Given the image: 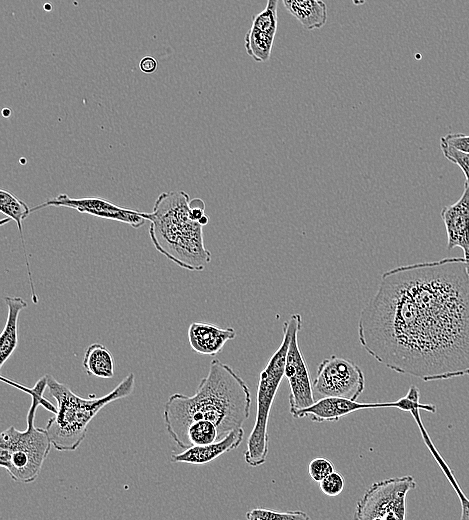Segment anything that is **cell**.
<instances>
[{"instance_id":"obj_1","label":"cell","mask_w":469,"mask_h":520,"mask_svg":"<svg viewBox=\"0 0 469 520\" xmlns=\"http://www.w3.org/2000/svg\"><path fill=\"white\" fill-rule=\"evenodd\" d=\"M361 346L423 381L469 375V275L464 257L400 266L381 276L358 320Z\"/></svg>"},{"instance_id":"obj_2","label":"cell","mask_w":469,"mask_h":520,"mask_svg":"<svg viewBox=\"0 0 469 520\" xmlns=\"http://www.w3.org/2000/svg\"><path fill=\"white\" fill-rule=\"evenodd\" d=\"M251 394L246 382L227 364L211 361L208 374L195 393H174L164 405L163 420L172 440L183 450L188 426L198 420H209L223 438L242 427L249 417Z\"/></svg>"},{"instance_id":"obj_3","label":"cell","mask_w":469,"mask_h":520,"mask_svg":"<svg viewBox=\"0 0 469 520\" xmlns=\"http://www.w3.org/2000/svg\"><path fill=\"white\" fill-rule=\"evenodd\" d=\"M191 199L184 191L161 193L151 212L149 235L155 249L179 267L201 272L211 261L203 225L192 218Z\"/></svg>"},{"instance_id":"obj_4","label":"cell","mask_w":469,"mask_h":520,"mask_svg":"<svg viewBox=\"0 0 469 520\" xmlns=\"http://www.w3.org/2000/svg\"><path fill=\"white\" fill-rule=\"evenodd\" d=\"M2 380L17 386L31 395V405L27 413V428L23 431L10 426L0 435V466L4 468L12 480L21 483L35 481L42 469L50 449L51 439L46 429L35 426V414L39 405L55 413L57 407L43 397L47 387V377L42 376L32 388H25L18 383Z\"/></svg>"},{"instance_id":"obj_5","label":"cell","mask_w":469,"mask_h":520,"mask_svg":"<svg viewBox=\"0 0 469 520\" xmlns=\"http://www.w3.org/2000/svg\"><path fill=\"white\" fill-rule=\"evenodd\" d=\"M47 387L57 401V410L46 425L52 445L58 451H75L83 442L87 427L98 412L109 403L129 396L135 387V376L130 373L105 396L94 394L83 398L65 384L46 374Z\"/></svg>"},{"instance_id":"obj_6","label":"cell","mask_w":469,"mask_h":520,"mask_svg":"<svg viewBox=\"0 0 469 520\" xmlns=\"http://www.w3.org/2000/svg\"><path fill=\"white\" fill-rule=\"evenodd\" d=\"M290 338L291 325L287 320L283 324L282 342L259 376L256 417L244 452L245 461L251 467H258L267 459L269 451L268 420L274 398L284 377Z\"/></svg>"},{"instance_id":"obj_7","label":"cell","mask_w":469,"mask_h":520,"mask_svg":"<svg viewBox=\"0 0 469 520\" xmlns=\"http://www.w3.org/2000/svg\"><path fill=\"white\" fill-rule=\"evenodd\" d=\"M416 487L411 475L392 477L374 482L358 500L356 520H404L406 496Z\"/></svg>"},{"instance_id":"obj_8","label":"cell","mask_w":469,"mask_h":520,"mask_svg":"<svg viewBox=\"0 0 469 520\" xmlns=\"http://www.w3.org/2000/svg\"><path fill=\"white\" fill-rule=\"evenodd\" d=\"M419 399L420 391L414 385L409 388L406 396L392 402L360 403L347 398L324 397L318 399L310 407L299 411L294 418L308 417L311 421L317 423L334 422L352 412L371 408H398L410 412L413 408L420 407L422 410L431 413L436 412L435 405L420 403Z\"/></svg>"},{"instance_id":"obj_9","label":"cell","mask_w":469,"mask_h":520,"mask_svg":"<svg viewBox=\"0 0 469 520\" xmlns=\"http://www.w3.org/2000/svg\"><path fill=\"white\" fill-rule=\"evenodd\" d=\"M364 387L365 377L361 368L353 361L335 355L320 362L313 380V389L320 398L356 400Z\"/></svg>"},{"instance_id":"obj_10","label":"cell","mask_w":469,"mask_h":520,"mask_svg":"<svg viewBox=\"0 0 469 520\" xmlns=\"http://www.w3.org/2000/svg\"><path fill=\"white\" fill-rule=\"evenodd\" d=\"M288 320L291 325V338L284 376L289 384V410L294 418L299 411L313 405L316 398L309 369L298 344V333L302 326L301 315L294 313Z\"/></svg>"},{"instance_id":"obj_11","label":"cell","mask_w":469,"mask_h":520,"mask_svg":"<svg viewBox=\"0 0 469 520\" xmlns=\"http://www.w3.org/2000/svg\"><path fill=\"white\" fill-rule=\"evenodd\" d=\"M48 206L71 208L80 213L122 222L133 228H139L145 221H150L151 219V213L118 206L101 197L71 198L67 194H59L49 198L42 204L31 208V212Z\"/></svg>"},{"instance_id":"obj_12","label":"cell","mask_w":469,"mask_h":520,"mask_svg":"<svg viewBox=\"0 0 469 520\" xmlns=\"http://www.w3.org/2000/svg\"><path fill=\"white\" fill-rule=\"evenodd\" d=\"M279 0H267L265 8L253 16L244 45L247 54L256 62H267L270 59L278 25Z\"/></svg>"},{"instance_id":"obj_13","label":"cell","mask_w":469,"mask_h":520,"mask_svg":"<svg viewBox=\"0 0 469 520\" xmlns=\"http://www.w3.org/2000/svg\"><path fill=\"white\" fill-rule=\"evenodd\" d=\"M441 218L447 232V249L460 247L464 254L469 252V184L465 181L459 200L445 206Z\"/></svg>"},{"instance_id":"obj_14","label":"cell","mask_w":469,"mask_h":520,"mask_svg":"<svg viewBox=\"0 0 469 520\" xmlns=\"http://www.w3.org/2000/svg\"><path fill=\"white\" fill-rule=\"evenodd\" d=\"M243 437L244 429L239 427L213 443L191 446L180 453L172 454L170 460L173 463L205 465L222 454L236 449L241 444Z\"/></svg>"},{"instance_id":"obj_15","label":"cell","mask_w":469,"mask_h":520,"mask_svg":"<svg viewBox=\"0 0 469 520\" xmlns=\"http://www.w3.org/2000/svg\"><path fill=\"white\" fill-rule=\"evenodd\" d=\"M236 337L232 327L221 328L217 325L193 322L188 328V340L197 354L214 356L221 352L227 341Z\"/></svg>"},{"instance_id":"obj_16","label":"cell","mask_w":469,"mask_h":520,"mask_svg":"<svg viewBox=\"0 0 469 520\" xmlns=\"http://www.w3.org/2000/svg\"><path fill=\"white\" fill-rule=\"evenodd\" d=\"M8 316L0 336V368L11 357L18 345V319L27 302L18 296H5Z\"/></svg>"},{"instance_id":"obj_17","label":"cell","mask_w":469,"mask_h":520,"mask_svg":"<svg viewBox=\"0 0 469 520\" xmlns=\"http://www.w3.org/2000/svg\"><path fill=\"white\" fill-rule=\"evenodd\" d=\"M285 9L307 30L322 28L328 18L326 4L321 0H282Z\"/></svg>"},{"instance_id":"obj_18","label":"cell","mask_w":469,"mask_h":520,"mask_svg":"<svg viewBox=\"0 0 469 520\" xmlns=\"http://www.w3.org/2000/svg\"><path fill=\"white\" fill-rule=\"evenodd\" d=\"M0 211L4 215H6L8 218H10L11 220H14L17 225L20 239L22 242V247L24 250L27 274H28L29 283H30L31 292H32V300L34 301L35 304H37L38 298H37L35 286H34V283L32 280L29 259H28L27 253H26L25 240H24V236H23V224H22L23 220L26 219L27 216H29V214L31 213V208H29L28 205L24 201L20 200L18 197L14 196L9 191L1 189L0 190Z\"/></svg>"},{"instance_id":"obj_19","label":"cell","mask_w":469,"mask_h":520,"mask_svg":"<svg viewBox=\"0 0 469 520\" xmlns=\"http://www.w3.org/2000/svg\"><path fill=\"white\" fill-rule=\"evenodd\" d=\"M115 361L110 350L100 343H92L85 351L83 367L87 375L98 378L114 376Z\"/></svg>"},{"instance_id":"obj_20","label":"cell","mask_w":469,"mask_h":520,"mask_svg":"<svg viewBox=\"0 0 469 520\" xmlns=\"http://www.w3.org/2000/svg\"><path fill=\"white\" fill-rule=\"evenodd\" d=\"M412 416L415 419L422 438L427 445L429 451L431 452L433 458L436 460L439 467L442 469L444 475L447 477L448 481L452 485L453 489L457 493L460 503H461V516L460 519L462 520H469V499L466 497V495L463 493L462 489L460 488L452 470L448 466V464L445 462V460L442 458L438 450L435 448L433 442L431 441V438L429 434L427 433L425 427L423 426L421 417H420V410H414L412 412Z\"/></svg>"},{"instance_id":"obj_21","label":"cell","mask_w":469,"mask_h":520,"mask_svg":"<svg viewBox=\"0 0 469 520\" xmlns=\"http://www.w3.org/2000/svg\"><path fill=\"white\" fill-rule=\"evenodd\" d=\"M221 439L218 427L209 420L192 422L185 435V449L191 446H200L213 443Z\"/></svg>"},{"instance_id":"obj_22","label":"cell","mask_w":469,"mask_h":520,"mask_svg":"<svg viewBox=\"0 0 469 520\" xmlns=\"http://www.w3.org/2000/svg\"><path fill=\"white\" fill-rule=\"evenodd\" d=\"M248 520H309L310 517L303 511H276L271 509L255 508L246 513Z\"/></svg>"},{"instance_id":"obj_23","label":"cell","mask_w":469,"mask_h":520,"mask_svg":"<svg viewBox=\"0 0 469 520\" xmlns=\"http://www.w3.org/2000/svg\"><path fill=\"white\" fill-rule=\"evenodd\" d=\"M440 148L447 160L457 164L461 168L466 177V182L469 184V153L450 146L442 139H440Z\"/></svg>"},{"instance_id":"obj_24","label":"cell","mask_w":469,"mask_h":520,"mask_svg":"<svg viewBox=\"0 0 469 520\" xmlns=\"http://www.w3.org/2000/svg\"><path fill=\"white\" fill-rule=\"evenodd\" d=\"M344 485V477L335 470L319 482L321 491L330 497L339 495L344 489Z\"/></svg>"},{"instance_id":"obj_25","label":"cell","mask_w":469,"mask_h":520,"mask_svg":"<svg viewBox=\"0 0 469 520\" xmlns=\"http://www.w3.org/2000/svg\"><path fill=\"white\" fill-rule=\"evenodd\" d=\"M308 471L312 480L320 482L334 471V465L328 459L318 457L311 460Z\"/></svg>"},{"instance_id":"obj_26","label":"cell","mask_w":469,"mask_h":520,"mask_svg":"<svg viewBox=\"0 0 469 520\" xmlns=\"http://www.w3.org/2000/svg\"><path fill=\"white\" fill-rule=\"evenodd\" d=\"M440 139L458 150L469 153V135L463 133H449Z\"/></svg>"},{"instance_id":"obj_27","label":"cell","mask_w":469,"mask_h":520,"mask_svg":"<svg viewBox=\"0 0 469 520\" xmlns=\"http://www.w3.org/2000/svg\"><path fill=\"white\" fill-rule=\"evenodd\" d=\"M139 68L145 74H151L157 69V61L150 55L144 56L139 62Z\"/></svg>"},{"instance_id":"obj_28","label":"cell","mask_w":469,"mask_h":520,"mask_svg":"<svg viewBox=\"0 0 469 520\" xmlns=\"http://www.w3.org/2000/svg\"><path fill=\"white\" fill-rule=\"evenodd\" d=\"M463 257L465 259L466 270L469 275V252L465 253Z\"/></svg>"},{"instance_id":"obj_29","label":"cell","mask_w":469,"mask_h":520,"mask_svg":"<svg viewBox=\"0 0 469 520\" xmlns=\"http://www.w3.org/2000/svg\"><path fill=\"white\" fill-rule=\"evenodd\" d=\"M353 4L356 6L363 5L365 3V0H352Z\"/></svg>"},{"instance_id":"obj_30","label":"cell","mask_w":469,"mask_h":520,"mask_svg":"<svg viewBox=\"0 0 469 520\" xmlns=\"http://www.w3.org/2000/svg\"><path fill=\"white\" fill-rule=\"evenodd\" d=\"M44 7H45V8H44L45 10H48V11H50V10H51V6H50V4H45V6H44Z\"/></svg>"}]
</instances>
